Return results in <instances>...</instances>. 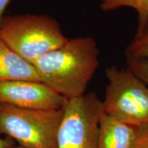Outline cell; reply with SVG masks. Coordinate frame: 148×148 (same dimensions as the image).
<instances>
[{
  "instance_id": "5bb4252c",
  "label": "cell",
  "mask_w": 148,
  "mask_h": 148,
  "mask_svg": "<svg viewBox=\"0 0 148 148\" xmlns=\"http://www.w3.org/2000/svg\"><path fill=\"white\" fill-rule=\"evenodd\" d=\"M13 147V143L9 138L0 137V148H11Z\"/></svg>"
},
{
  "instance_id": "7c38bea8",
  "label": "cell",
  "mask_w": 148,
  "mask_h": 148,
  "mask_svg": "<svg viewBox=\"0 0 148 148\" xmlns=\"http://www.w3.org/2000/svg\"><path fill=\"white\" fill-rule=\"evenodd\" d=\"M133 148H148V125L138 126V134Z\"/></svg>"
},
{
  "instance_id": "7a4b0ae2",
  "label": "cell",
  "mask_w": 148,
  "mask_h": 148,
  "mask_svg": "<svg viewBox=\"0 0 148 148\" xmlns=\"http://www.w3.org/2000/svg\"><path fill=\"white\" fill-rule=\"evenodd\" d=\"M0 36L12 50L32 64L68 40L58 21L46 14L4 16L0 23Z\"/></svg>"
},
{
  "instance_id": "52a82bcc",
  "label": "cell",
  "mask_w": 148,
  "mask_h": 148,
  "mask_svg": "<svg viewBox=\"0 0 148 148\" xmlns=\"http://www.w3.org/2000/svg\"><path fill=\"white\" fill-rule=\"evenodd\" d=\"M137 134L138 126L127 124L104 112L99 123L97 148H133Z\"/></svg>"
},
{
  "instance_id": "9a60e30c",
  "label": "cell",
  "mask_w": 148,
  "mask_h": 148,
  "mask_svg": "<svg viewBox=\"0 0 148 148\" xmlns=\"http://www.w3.org/2000/svg\"><path fill=\"white\" fill-rule=\"evenodd\" d=\"M11 148H25V147H21V146H19V147H11Z\"/></svg>"
},
{
  "instance_id": "3957f363",
  "label": "cell",
  "mask_w": 148,
  "mask_h": 148,
  "mask_svg": "<svg viewBox=\"0 0 148 148\" xmlns=\"http://www.w3.org/2000/svg\"><path fill=\"white\" fill-rule=\"evenodd\" d=\"M61 110L23 108L0 103V134L25 148H57Z\"/></svg>"
},
{
  "instance_id": "8992f818",
  "label": "cell",
  "mask_w": 148,
  "mask_h": 148,
  "mask_svg": "<svg viewBox=\"0 0 148 148\" xmlns=\"http://www.w3.org/2000/svg\"><path fill=\"white\" fill-rule=\"evenodd\" d=\"M68 99L41 82L9 80L0 82V103L23 108L61 110Z\"/></svg>"
},
{
  "instance_id": "5b68a950",
  "label": "cell",
  "mask_w": 148,
  "mask_h": 148,
  "mask_svg": "<svg viewBox=\"0 0 148 148\" xmlns=\"http://www.w3.org/2000/svg\"><path fill=\"white\" fill-rule=\"evenodd\" d=\"M103 101L95 92L68 99L57 135V148H97Z\"/></svg>"
},
{
  "instance_id": "277c9868",
  "label": "cell",
  "mask_w": 148,
  "mask_h": 148,
  "mask_svg": "<svg viewBox=\"0 0 148 148\" xmlns=\"http://www.w3.org/2000/svg\"><path fill=\"white\" fill-rule=\"evenodd\" d=\"M108 84L104 112L127 124L148 125V86L128 69L111 66L106 70Z\"/></svg>"
},
{
  "instance_id": "30bf717a",
  "label": "cell",
  "mask_w": 148,
  "mask_h": 148,
  "mask_svg": "<svg viewBox=\"0 0 148 148\" xmlns=\"http://www.w3.org/2000/svg\"><path fill=\"white\" fill-rule=\"evenodd\" d=\"M125 54L127 58L148 60V27L140 34H136L127 46Z\"/></svg>"
},
{
  "instance_id": "ba28073f",
  "label": "cell",
  "mask_w": 148,
  "mask_h": 148,
  "mask_svg": "<svg viewBox=\"0 0 148 148\" xmlns=\"http://www.w3.org/2000/svg\"><path fill=\"white\" fill-rule=\"evenodd\" d=\"M21 79L40 82L34 65L12 50L0 36V82Z\"/></svg>"
},
{
  "instance_id": "6da1fadb",
  "label": "cell",
  "mask_w": 148,
  "mask_h": 148,
  "mask_svg": "<svg viewBox=\"0 0 148 148\" xmlns=\"http://www.w3.org/2000/svg\"><path fill=\"white\" fill-rule=\"evenodd\" d=\"M99 51L92 37L69 39L32 64L40 81L67 99L84 95L99 65Z\"/></svg>"
},
{
  "instance_id": "9c48e42d",
  "label": "cell",
  "mask_w": 148,
  "mask_h": 148,
  "mask_svg": "<svg viewBox=\"0 0 148 148\" xmlns=\"http://www.w3.org/2000/svg\"><path fill=\"white\" fill-rule=\"evenodd\" d=\"M130 8L138 14L136 34L148 27V0H100V8L103 12H110L119 8Z\"/></svg>"
},
{
  "instance_id": "8fae6325",
  "label": "cell",
  "mask_w": 148,
  "mask_h": 148,
  "mask_svg": "<svg viewBox=\"0 0 148 148\" xmlns=\"http://www.w3.org/2000/svg\"><path fill=\"white\" fill-rule=\"evenodd\" d=\"M128 69L148 86V60L127 58Z\"/></svg>"
},
{
  "instance_id": "4fadbf2b",
  "label": "cell",
  "mask_w": 148,
  "mask_h": 148,
  "mask_svg": "<svg viewBox=\"0 0 148 148\" xmlns=\"http://www.w3.org/2000/svg\"><path fill=\"white\" fill-rule=\"evenodd\" d=\"M12 0H0V23L2 21L3 16H4V12L7 5Z\"/></svg>"
}]
</instances>
